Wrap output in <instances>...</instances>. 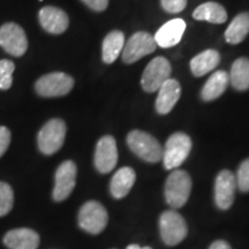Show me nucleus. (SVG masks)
Returning a JSON list of instances; mask_svg holds the SVG:
<instances>
[{
  "label": "nucleus",
  "mask_w": 249,
  "mask_h": 249,
  "mask_svg": "<svg viewBox=\"0 0 249 249\" xmlns=\"http://www.w3.org/2000/svg\"><path fill=\"white\" fill-rule=\"evenodd\" d=\"M220 61V54L214 50H207L192 59L191 70L195 76L200 77L213 71Z\"/></svg>",
  "instance_id": "412c9836"
},
{
  "label": "nucleus",
  "mask_w": 249,
  "mask_h": 249,
  "mask_svg": "<svg viewBox=\"0 0 249 249\" xmlns=\"http://www.w3.org/2000/svg\"><path fill=\"white\" fill-rule=\"evenodd\" d=\"M181 95L179 82L174 79H169L160 88L158 97L156 99V110L160 114H167L172 111Z\"/></svg>",
  "instance_id": "dca6fc26"
},
{
  "label": "nucleus",
  "mask_w": 249,
  "mask_h": 249,
  "mask_svg": "<svg viewBox=\"0 0 249 249\" xmlns=\"http://www.w3.org/2000/svg\"><path fill=\"white\" fill-rule=\"evenodd\" d=\"M160 4L167 13L177 14L185 9L187 0H160Z\"/></svg>",
  "instance_id": "cd10ccee"
},
{
  "label": "nucleus",
  "mask_w": 249,
  "mask_h": 249,
  "mask_svg": "<svg viewBox=\"0 0 249 249\" xmlns=\"http://www.w3.org/2000/svg\"><path fill=\"white\" fill-rule=\"evenodd\" d=\"M249 33V14L240 13L233 18L225 31V39L230 44H239Z\"/></svg>",
  "instance_id": "5701e85b"
},
{
  "label": "nucleus",
  "mask_w": 249,
  "mask_h": 249,
  "mask_svg": "<svg viewBox=\"0 0 249 249\" xmlns=\"http://www.w3.org/2000/svg\"><path fill=\"white\" fill-rule=\"evenodd\" d=\"M74 87V79L62 71L46 74L35 83V90L42 97H61L67 95Z\"/></svg>",
  "instance_id": "39448f33"
},
{
  "label": "nucleus",
  "mask_w": 249,
  "mask_h": 249,
  "mask_svg": "<svg viewBox=\"0 0 249 249\" xmlns=\"http://www.w3.org/2000/svg\"><path fill=\"white\" fill-rule=\"evenodd\" d=\"M15 65L8 59L0 60V90H8L13 85Z\"/></svg>",
  "instance_id": "a878e982"
},
{
  "label": "nucleus",
  "mask_w": 249,
  "mask_h": 249,
  "mask_svg": "<svg viewBox=\"0 0 249 249\" xmlns=\"http://www.w3.org/2000/svg\"><path fill=\"white\" fill-rule=\"evenodd\" d=\"M236 186L241 192H249V158L244 160L236 173Z\"/></svg>",
  "instance_id": "bb28decb"
},
{
  "label": "nucleus",
  "mask_w": 249,
  "mask_h": 249,
  "mask_svg": "<svg viewBox=\"0 0 249 249\" xmlns=\"http://www.w3.org/2000/svg\"><path fill=\"white\" fill-rule=\"evenodd\" d=\"M13 188L4 181H0V217H4L13 209Z\"/></svg>",
  "instance_id": "393cba45"
},
{
  "label": "nucleus",
  "mask_w": 249,
  "mask_h": 249,
  "mask_svg": "<svg viewBox=\"0 0 249 249\" xmlns=\"http://www.w3.org/2000/svg\"><path fill=\"white\" fill-rule=\"evenodd\" d=\"M230 82L233 88L239 91L249 89V59L239 58L233 62L231 73L229 74Z\"/></svg>",
  "instance_id": "b1692460"
},
{
  "label": "nucleus",
  "mask_w": 249,
  "mask_h": 249,
  "mask_svg": "<svg viewBox=\"0 0 249 249\" xmlns=\"http://www.w3.org/2000/svg\"><path fill=\"white\" fill-rule=\"evenodd\" d=\"M11 130L7 127L0 126V158L7 151L9 144H11Z\"/></svg>",
  "instance_id": "c85d7f7f"
},
{
  "label": "nucleus",
  "mask_w": 249,
  "mask_h": 249,
  "mask_svg": "<svg viewBox=\"0 0 249 249\" xmlns=\"http://www.w3.org/2000/svg\"><path fill=\"white\" fill-rule=\"evenodd\" d=\"M108 222L107 211L97 201H89L82 205L79 213V225L90 234H98Z\"/></svg>",
  "instance_id": "423d86ee"
},
{
  "label": "nucleus",
  "mask_w": 249,
  "mask_h": 249,
  "mask_svg": "<svg viewBox=\"0 0 249 249\" xmlns=\"http://www.w3.org/2000/svg\"><path fill=\"white\" fill-rule=\"evenodd\" d=\"M209 249H232L231 246L224 240H217L210 246Z\"/></svg>",
  "instance_id": "7c9ffc66"
},
{
  "label": "nucleus",
  "mask_w": 249,
  "mask_h": 249,
  "mask_svg": "<svg viewBox=\"0 0 249 249\" xmlns=\"http://www.w3.org/2000/svg\"><path fill=\"white\" fill-rule=\"evenodd\" d=\"M136 180L135 171L130 167H121L118 170L110 183V192L114 198H123L128 194Z\"/></svg>",
  "instance_id": "a211bd4d"
},
{
  "label": "nucleus",
  "mask_w": 249,
  "mask_h": 249,
  "mask_svg": "<svg viewBox=\"0 0 249 249\" xmlns=\"http://www.w3.org/2000/svg\"><path fill=\"white\" fill-rule=\"evenodd\" d=\"M191 192V176L182 170L173 171L165 183V198L167 204L173 209H179L188 201Z\"/></svg>",
  "instance_id": "f257e3e1"
},
{
  "label": "nucleus",
  "mask_w": 249,
  "mask_h": 249,
  "mask_svg": "<svg viewBox=\"0 0 249 249\" xmlns=\"http://www.w3.org/2000/svg\"><path fill=\"white\" fill-rule=\"evenodd\" d=\"M67 127L64 120L55 118L46 123L37 136L38 149L42 154L51 156L60 150L66 138Z\"/></svg>",
  "instance_id": "7ed1b4c3"
},
{
  "label": "nucleus",
  "mask_w": 249,
  "mask_h": 249,
  "mask_svg": "<svg viewBox=\"0 0 249 249\" xmlns=\"http://www.w3.org/2000/svg\"><path fill=\"white\" fill-rule=\"evenodd\" d=\"M38 20L43 29L53 35H60L67 30L70 18L64 11L54 6H45L39 11Z\"/></svg>",
  "instance_id": "4468645a"
},
{
  "label": "nucleus",
  "mask_w": 249,
  "mask_h": 249,
  "mask_svg": "<svg viewBox=\"0 0 249 249\" xmlns=\"http://www.w3.org/2000/svg\"><path fill=\"white\" fill-rule=\"evenodd\" d=\"M124 46V35L119 30L108 33L102 45V58L107 64H112L117 60Z\"/></svg>",
  "instance_id": "aec40b11"
},
{
  "label": "nucleus",
  "mask_w": 249,
  "mask_h": 249,
  "mask_svg": "<svg viewBox=\"0 0 249 249\" xmlns=\"http://www.w3.org/2000/svg\"><path fill=\"white\" fill-rule=\"evenodd\" d=\"M185 29L186 23L182 18H173L163 24L156 33L154 37L156 44L164 49L177 45L181 40Z\"/></svg>",
  "instance_id": "2eb2a0df"
},
{
  "label": "nucleus",
  "mask_w": 249,
  "mask_h": 249,
  "mask_svg": "<svg viewBox=\"0 0 249 249\" xmlns=\"http://www.w3.org/2000/svg\"><path fill=\"white\" fill-rule=\"evenodd\" d=\"M127 144L134 154L148 163H157L163 157V148L150 134L133 130L127 136Z\"/></svg>",
  "instance_id": "f03ea898"
},
{
  "label": "nucleus",
  "mask_w": 249,
  "mask_h": 249,
  "mask_svg": "<svg viewBox=\"0 0 249 249\" xmlns=\"http://www.w3.org/2000/svg\"><path fill=\"white\" fill-rule=\"evenodd\" d=\"M160 231L165 245L176 246L186 238L188 230L181 214L169 210L163 213L160 218Z\"/></svg>",
  "instance_id": "0eeeda50"
},
{
  "label": "nucleus",
  "mask_w": 249,
  "mask_h": 249,
  "mask_svg": "<svg viewBox=\"0 0 249 249\" xmlns=\"http://www.w3.org/2000/svg\"><path fill=\"white\" fill-rule=\"evenodd\" d=\"M126 249H151L150 247H141L139 245H129Z\"/></svg>",
  "instance_id": "2f4dec72"
},
{
  "label": "nucleus",
  "mask_w": 249,
  "mask_h": 249,
  "mask_svg": "<svg viewBox=\"0 0 249 249\" xmlns=\"http://www.w3.org/2000/svg\"><path fill=\"white\" fill-rule=\"evenodd\" d=\"M95 166L99 173H110L118 163L117 143L112 136H103L96 145Z\"/></svg>",
  "instance_id": "f8f14e48"
},
{
  "label": "nucleus",
  "mask_w": 249,
  "mask_h": 249,
  "mask_svg": "<svg viewBox=\"0 0 249 249\" xmlns=\"http://www.w3.org/2000/svg\"><path fill=\"white\" fill-rule=\"evenodd\" d=\"M192 140L185 133H174L166 141L163 149L164 167L166 170H174L179 167L187 160L192 150Z\"/></svg>",
  "instance_id": "20e7f679"
},
{
  "label": "nucleus",
  "mask_w": 249,
  "mask_h": 249,
  "mask_svg": "<svg viewBox=\"0 0 249 249\" xmlns=\"http://www.w3.org/2000/svg\"><path fill=\"white\" fill-rule=\"evenodd\" d=\"M77 169L74 161L66 160L59 165L54 176V188L52 196L55 202L65 201L71 194L76 183Z\"/></svg>",
  "instance_id": "9b49d317"
},
{
  "label": "nucleus",
  "mask_w": 249,
  "mask_h": 249,
  "mask_svg": "<svg viewBox=\"0 0 249 249\" xmlns=\"http://www.w3.org/2000/svg\"><path fill=\"white\" fill-rule=\"evenodd\" d=\"M82 1L95 12L105 11L108 6V0H82Z\"/></svg>",
  "instance_id": "c756f323"
},
{
  "label": "nucleus",
  "mask_w": 249,
  "mask_h": 249,
  "mask_svg": "<svg viewBox=\"0 0 249 249\" xmlns=\"http://www.w3.org/2000/svg\"><path fill=\"white\" fill-rule=\"evenodd\" d=\"M230 83L229 73L225 71H214L207 81L203 89L201 91V96L205 102L213 101L222 96Z\"/></svg>",
  "instance_id": "6ab92c4d"
},
{
  "label": "nucleus",
  "mask_w": 249,
  "mask_h": 249,
  "mask_svg": "<svg viewBox=\"0 0 249 249\" xmlns=\"http://www.w3.org/2000/svg\"><path fill=\"white\" fill-rule=\"evenodd\" d=\"M193 18L198 21H207L210 23H224L227 20L225 8L218 2H205L198 6L193 13Z\"/></svg>",
  "instance_id": "4be33fe9"
},
{
  "label": "nucleus",
  "mask_w": 249,
  "mask_h": 249,
  "mask_svg": "<svg viewBox=\"0 0 249 249\" xmlns=\"http://www.w3.org/2000/svg\"><path fill=\"white\" fill-rule=\"evenodd\" d=\"M157 48L154 36L145 31H139L124 43L123 50V60L126 64H133L145 55L152 53Z\"/></svg>",
  "instance_id": "9d476101"
},
{
  "label": "nucleus",
  "mask_w": 249,
  "mask_h": 249,
  "mask_svg": "<svg viewBox=\"0 0 249 249\" xmlns=\"http://www.w3.org/2000/svg\"><path fill=\"white\" fill-rule=\"evenodd\" d=\"M171 64L167 59L157 57L149 62L141 79L142 88L147 92H155L170 79Z\"/></svg>",
  "instance_id": "1a4fd4ad"
},
{
  "label": "nucleus",
  "mask_w": 249,
  "mask_h": 249,
  "mask_svg": "<svg viewBox=\"0 0 249 249\" xmlns=\"http://www.w3.org/2000/svg\"><path fill=\"white\" fill-rule=\"evenodd\" d=\"M0 46L13 57H22L28 50V38L23 28L14 22L0 27Z\"/></svg>",
  "instance_id": "6e6552de"
},
{
  "label": "nucleus",
  "mask_w": 249,
  "mask_h": 249,
  "mask_svg": "<svg viewBox=\"0 0 249 249\" xmlns=\"http://www.w3.org/2000/svg\"><path fill=\"white\" fill-rule=\"evenodd\" d=\"M4 244L9 249H37L39 235L30 229H15L6 233Z\"/></svg>",
  "instance_id": "f3484780"
},
{
  "label": "nucleus",
  "mask_w": 249,
  "mask_h": 249,
  "mask_svg": "<svg viewBox=\"0 0 249 249\" xmlns=\"http://www.w3.org/2000/svg\"><path fill=\"white\" fill-rule=\"evenodd\" d=\"M236 187L235 176L231 171L224 170L218 174L214 183V202L220 210L231 208L234 201Z\"/></svg>",
  "instance_id": "ddd939ff"
}]
</instances>
